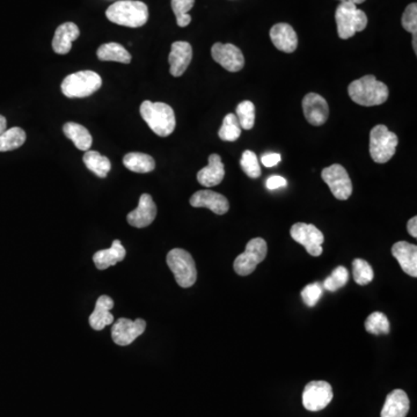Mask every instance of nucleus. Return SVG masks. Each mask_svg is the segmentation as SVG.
<instances>
[{"instance_id":"nucleus-14","label":"nucleus","mask_w":417,"mask_h":417,"mask_svg":"<svg viewBox=\"0 0 417 417\" xmlns=\"http://www.w3.org/2000/svg\"><path fill=\"white\" fill-rule=\"evenodd\" d=\"M305 119L312 126H320L326 123L329 116V107L324 98L317 93H308L303 100Z\"/></svg>"},{"instance_id":"nucleus-28","label":"nucleus","mask_w":417,"mask_h":417,"mask_svg":"<svg viewBox=\"0 0 417 417\" xmlns=\"http://www.w3.org/2000/svg\"><path fill=\"white\" fill-rule=\"evenodd\" d=\"M83 161L87 168L99 178H106L112 169L110 160L98 151H86L84 154Z\"/></svg>"},{"instance_id":"nucleus-32","label":"nucleus","mask_w":417,"mask_h":417,"mask_svg":"<svg viewBox=\"0 0 417 417\" xmlns=\"http://www.w3.org/2000/svg\"><path fill=\"white\" fill-rule=\"evenodd\" d=\"M352 275L358 285H368L373 281V269L365 260L356 258L352 262Z\"/></svg>"},{"instance_id":"nucleus-7","label":"nucleus","mask_w":417,"mask_h":417,"mask_svg":"<svg viewBox=\"0 0 417 417\" xmlns=\"http://www.w3.org/2000/svg\"><path fill=\"white\" fill-rule=\"evenodd\" d=\"M397 144V135L391 133L388 126L379 124L371 130L370 154L374 162L385 164L390 161L395 154Z\"/></svg>"},{"instance_id":"nucleus-38","label":"nucleus","mask_w":417,"mask_h":417,"mask_svg":"<svg viewBox=\"0 0 417 417\" xmlns=\"http://www.w3.org/2000/svg\"><path fill=\"white\" fill-rule=\"evenodd\" d=\"M401 23L404 29L409 32V33L417 34V5L416 3L408 5L407 8L402 14V19Z\"/></svg>"},{"instance_id":"nucleus-35","label":"nucleus","mask_w":417,"mask_h":417,"mask_svg":"<svg viewBox=\"0 0 417 417\" xmlns=\"http://www.w3.org/2000/svg\"><path fill=\"white\" fill-rule=\"evenodd\" d=\"M349 281V272L343 265H340L334 269L329 277L326 278L324 282V286L328 291H338V289L343 288Z\"/></svg>"},{"instance_id":"nucleus-19","label":"nucleus","mask_w":417,"mask_h":417,"mask_svg":"<svg viewBox=\"0 0 417 417\" xmlns=\"http://www.w3.org/2000/svg\"><path fill=\"white\" fill-rule=\"evenodd\" d=\"M270 39L274 46L283 53H295L298 46V37L288 23H277L270 29Z\"/></svg>"},{"instance_id":"nucleus-31","label":"nucleus","mask_w":417,"mask_h":417,"mask_svg":"<svg viewBox=\"0 0 417 417\" xmlns=\"http://www.w3.org/2000/svg\"><path fill=\"white\" fill-rule=\"evenodd\" d=\"M365 329L370 334H388L390 333V322H388V317L381 312H373L372 315H369V318L365 322Z\"/></svg>"},{"instance_id":"nucleus-25","label":"nucleus","mask_w":417,"mask_h":417,"mask_svg":"<svg viewBox=\"0 0 417 417\" xmlns=\"http://www.w3.org/2000/svg\"><path fill=\"white\" fill-rule=\"evenodd\" d=\"M64 135L72 140L77 149L80 151H88L92 146L93 138L90 131L78 123L67 122L63 126Z\"/></svg>"},{"instance_id":"nucleus-10","label":"nucleus","mask_w":417,"mask_h":417,"mask_svg":"<svg viewBox=\"0 0 417 417\" xmlns=\"http://www.w3.org/2000/svg\"><path fill=\"white\" fill-rule=\"evenodd\" d=\"M290 234L296 242L304 246L308 254L312 256H320L322 254L324 237L317 226L305 223H296L290 230Z\"/></svg>"},{"instance_id":"nucleus-30","label":"nucleus","mask_w":417,"mask_h":417,"mask_svg":"<svg viewBox=\"0 0 417 417\" xmlns=\"http://www.w3.org/2000/svg\"><path fill=\"white\" fill-rule=\"evenodd\" d=\"M241 126L235 114H227L219 129V138L225 142H235L241 135Z\"/></svg>"},{"instance_id":"nucleus-15","label":"nucleus","mask_w":417,"mask_h":417,"mask_svg":"<svg viewBox=\"0 0 417 417\" xmlns=\"http://www.w3.org/2000/svg\"><path fill=\"white\" fill-rule=\"evenodd\" d=\"M157 217V206L149 194H143L139 197L138 206L129 212L126 220L130 225L137 229H144L151 225Z\"/></svg>"},{"instance_id":"nucleus-18","label":"nucleus","mask_w":417,"mask_h":417,"mask_svg":"<svg viewBox=\"0 0 417 417\" xmlns=\"http://www.w3.org/2000/svg\"><path fill=\"white\" fill-rule=\"evenodd\" d=\"M392 255L401 269L411 277L417 276V247L407 241H399L392 247Z\"/></svg>"},{"instance_id":"nucleus-37","label":"nucleus","mask_w":417,"mask_h":417,"mask_svg":"<svg viewBox=\"0 0 417 417\" xmlns=\"http://www.w3.org/2000/svg\"><path fill=\"white\" fill-rule=\"evenodd\" d=\"M322 295V288L320 283H312L305 286L304 290L301 291V298L304 300L305 304L313 307L318 304L320 300V297Z\"/></svg>"},{"instance_id":"nucleus-34","label":"nucleus","mask_w":417,"mask_h":417,"mask_svg":"<svg viewBox=\"0 0 417 417\" xmlns=\"http://www.w3.org/2000/svg\"><path fill=\"white\" fill-rule=\"evenodd\" d=\"M172 10L176 14V22L179 27H187L192 22L189 11L192 10L195 0H172Z\"/></svg>"},{"instance_id":"nucleus-17","label":"nucleus","mask_w":417,"mask_h":417,"mask_svg":"<svg viewBox=\"0 0 417 417\" xmlns=\"http://www.w3.org/2000/svg\"><path fill=\"white\" fill-rule=\"evenodd\" d=\"M192 60V48L188 42L178 41L172 44L169 53L168 62L171 65L169 72L173 77H181L188 69Z\"/></svg>"},{"instance_id":"nucleus-22","label":"nucleus","mask_w":417,"mask_h":417,"mask_svg":"<svg viewBox=\"0 0 417 417\" xmlns=\"http://www.w3.org/2000/svg\"><path fill=\"white\" fill-rule=\"evenodd\" d=\"M409 397L402 390H394L388 394L381 411V417H406L409 411Z\"/></svg>"},{"instance_id":"nucleus-43","label":"nucleus","mask_w":417,"mask_h":417,"mask_svg":"<svg viewBox=\"0 0 417 417\" xmlns=\"http://www.w3.org/2000/svg\"><path fill=\"white\" fill-rule=\"evenodd\" d=\"M338 1H341V3H349V4H354V5H359V4L364 3L365 0H338Z\"/></svg>"},{"instance_id":"nucleus-36","label":"nucleus","mask_w":417,"mask_h":417,"mask_svg":"<svg viewBox=\"0 0 417 417\" xmlns=\"http://www.w3.org/2000/svg\"><path fill=\"white\" fill-rule=\"evenodd\" d=\"M240 165L246 176H249L252 179H258L261 176V167L258 164V157L253 151H245L242 153L241 160H240Z\"/></svg>"},{"instance_id":"nucleus-1","label":"nucleus","mask_w":417,"mask_h":417,"mask_svg":"<svg viewBox=\"0 0 417 417\" xmlns=\"http://www.w3.org/2000/svg\"><path fill=\"white\" fill-rule=\"evenodd\" d=\"M348 94L359 106H379L388 99V87L372 74L354 80L348 87Z\"/></svg>"},{"instance_id":"nucleus-39","label":"nucleus","mask_w":417,"mask_h":417,"mask_svg":"<svg viewBox=\"0 0 417 417\" xmlns=\"http://www.w3.org/2000/svg\"><path fill=\"white\" fill-rule=\"evenodd\" d=\"M265 185H267V188L270 189V190H275V189L285 187V185H286V180H285L283 176H272L267 180Z\"/></svg>"},{"instance_id":"nucleus-6","label":"nucleus","mask_w":417,"mask_h":417,"mask_svg":"<svg viewBox=\"0 0 417 417\" xmlns=\"http://www.w3.org/2000/svg\"><path fill=\"white\" fill-rule=\"evenodd\" d=\"M167 265L181 288H190L197 279V269L190 253L183 249H174L167 254Z\"/></svg>"},{"instance_id":"nucleus-24","label":"nucleus","mask_w":417,"mask_h":417,"mask_svg":"<svg viewBox=\"0 0 417 417\" xmlns=\"http://www.w3.org/2000/svg\"><path fill=\"white\" fill-rule=\"evenodd\" d=\"M124 258H126V249L123 247L119 240H114L110 249L96 252L93 256V261L95 263L96 268L99 270H105L123 261Z\"/></svg>"},{"instance_id":"nucleus-29","label":"nucleus","mask_w":417,"mask_h":417,"mask_svg":"<svg viewBox=\"0 0 417 417\" xmlns=\"http://www.w3.org/2000/svg\"><path fill=\"white\" fill-rule=\"evenodd\" d=\"M26 133L21 128L14 126L0 135V152L19 149L26 142Z\"/></svg>"},{"instance_id":"nucleus-4","label":"nucleus","mask_w":417,"mask_h":417,"mask_svg":"<svg viewBox=\"0 0 417 417\" xmlns=\"http://www.w3.org/2000/svg\"><path fill=\"white\" fill-rule=\"evenodd\" d=\"M335 20L338 25V37L342 40L350 39L358 32H363L368 26L366 14L354 4H340L336 8Z\"/></svg>"},{"instance_id":"nucleus-9","label":"nucleus","mask_w":417,"mask_h":417,"mask_svg":"<svg viewBox=\"0 0 417 417\" xmlns=\"http://www.w3.org/2000/svg\"><path fill=\"white\" fill-rule=\"evenodd\" d=\"M322 178L333 192L335 199L345 201L352 194V183L345 167L338 164L329 166L322 172Z\"/></svg>"},{"instance_id":"nucleus-21","label":"nucleus","mask_w":417,"mask_h":417,"mask_svg":"<svg viewBox=\"0 0 417 417\" xmlns=\"http://www.w3.org/2000/svg\"><path fill=\"white\" fill-rule=\"evenodd\" d=\"M79 35V28L76 23L65 22L60 25L53 35V51L58 55H67L71 51L73 41H76Z\"/></svg>"},{"instance_id":"nucleus-20","label":"nucleus","mask_w":417,"mask_h":417,"mask_svg":"<svg viewBox=\"0 0 417 417\" xmlns=\"http://www.w3.org/2000/svg\"><path fill=\"white\" fill-rule=\"evenodd\" d=\"M225 176V166L223 164L219 154H211L208 157V164L204 168L197 173V181L204 187H215L222 183Z\"/></svg>"},{"instance_id":"nucleus-13","label":"nucleus","mask_w":417,"mask_h":417,"mask_svg":"<svg viewBox=\"0 0 417 417\" xmlns=\"http://www.w3.org/2000/svg\"><path fill=\"white\" fill-rule=\"evenodd\" d=\"M146 322L143 319L135 322L130 319L121 318L113 324L112 338L117 345H129L145 331Z\"/></svg>"},{"instance_id":"nucleus-44","label":"nucleus","mask_w":417,"mask_h":417,"mask_svg":"<svg viewBox=\"0 0 417 417\" xmlns=\"http://www.w3.org/2000/svg\"><path fill=\"white\" fill-rule=\"evenodd\" d=\"M417 34L413 35V48H414L415 53H417Z\"/></svg>"},{"instance_id":"nucleus-27","label":"nucleus","mask_w":417,"mask_h":417,"mask_svg":"<svg viewBox=\"0 0 417 417\" xmlns=\"http://www.w3.org/2000/svg\"><path fill=\"white\" fill-rule=\"evenodd\" d=\"M123 165L131 172L145 173L152 172L156 168V161L152 157L145 153L130 152L123 157Z\"/></svg>"},{"instance_id":"nucleus-26","label":"nucleus","mask_w":417,"mask_h":417,"mask_svg":"<svg viewBox=\"0 0 417 417\" xmlns=\"http://www.w3.org/2000/svg\"><path fill=\"white\" fill-rule=\"evenodd\" d=\"M96 56L102 62H119L122 64H129L131 62V55L129 51L119 44H105L100 46L96 51Z\"/></svg>"},{"instance_id":"nucleus-8","label":"nucleus","mask_w":417,"mask_h":417,"mask_svg":"<svg viewBox=\"0 0 417 417\" xmlns=\"http://www.w3.org/2000/svg\"><path fill=\"white\" fill-rule=\"evenodd\" d=\"M268 252L267 242L262 238H254L249 240L246 246L245 252L237 256L234 260V272L240 276H249L254 272Z\"/></svg>"},{"instance_id":"nucleus-16","label":"nucleus","mask_w":417,"mask_h":417,"mask_svg":"<svg viewBox=\"0 0 417 417\" xmlns=\"http://www.w3.org/2000/svg\"><path fill=\"white\" fill-rule=\"evenodd\" d=\"M190 206L206 208L216 215H225L229 211V201L225 196L212 190H199L190 197Z\"/></svg>"},{"instance_id":"nucleus-11","label":"nucleus","mask_w":417,"mask_h":417,"mask_svg":"<svg viewBox=\"0 0 417 417\" xmlns=\"http://www.w3.org/2000/svg\"><path fill=\"white\" fill-rule=\"evenodd\" d=\"M333 400V388L327 381H311L303 392V404L310 411H320Z\"/></svg>"},{"instance_id":"nucleus-3","label":"nucleus","mask_w":417,"mask_h":417,"mask_svg":"<svg viewBox=\"0 0 417 417\" xmlns=\"http://www.w3.org/2000/svg\"><path fill=\"white\" fill-rule=\"evenodd\" d=\"M140 115L150 129L159 137H167L176 129V114L172 107L164 102L144 101L140 106Z\"/></svg>"},{"instance_id":"nucleus-23","label":"nucleus","mask_w":417,"mask_h":417,"mask_svg":"<svg viewBox=\"0 0 417 417\" xmlns=\"http://www.w3.org/2000/svg\"><path fill=\"white\" fill-rule=\"evenodd\" d=\"M114 307L113 299L108 296H101L96 300L95 308L90 315L91 327L94 331H102L103 328L114 322V315L110 310Z\"/></svg>"},{"instance_id":"nucleus-40","label":"nucleus","mask_w":417,"mask_h":417,"mask_svg":"<svg viewBox=\"0 0 417 417\" xmlns=\"http://www.w3.org/2000/svg\"><path fill=\"white\" fill-rule=\"evenodd\" d=\"M281 154L278 153H265L261 158V161L265 167H274L281 162Z\"/></svg>"},{"instance_id":"nucleus-41","label":"nucleus","mask_w":417,"mask_h":417,"mask_svg":"<svg viewBox=\"0 0 417 417\" xmlns=\"http://www.w3.org/2000/svg\"><path fill=\"white\" fill-rule=\"evenodd\" d=\"M407 230L409 232V234L413 237V238H417V217H413V218L409 219V222L407 224Z\"/></svg>"},{"instance_id":"nucleus-33","label":"nucleus","mask_w":417,"mask_h":417,"mask_svg":"<svg viewBox=\"0 0 417 417\" xmlns=\"http://www.w3.org/2000/svg\"><path fill=\"white\" fill-rule=\"evenodd\" d=\"M237 119L241 129L251 130L255 124V106L252 101L245 100L237 107Z\"/></svg>"},{"instance_id":"nucleus-2","label":"nucleus","mask_w":417,"mask_h":417,"mask_svg":"<svg viewBox=\"0 0 417 417\" xmlns=\"http://www.w3.org/2000/svg\"><path fill=\"white\" fill-rule=\"evenodd\" d=\"M106 15L119 26L138 28L149 20V8L138 0H119L107 8Z\"/></svg>"},{"instance_id":"nucleus-5","label":"nucleus","mask_w":417,"mask_h":417,"mask_svg":"<svg viewBox=\"0 0 417 417\" xmlns=\"http://www.w3.org/2000/svg\"><path fill=\"white\" fill-rule=\"evenodd\" d=\"M102 86V79L93 71H79L67 76L62 83V92L70 99L92 95Z\"/></svg>"},{"instance_id":"nucleus-42","label":"nucleus","mask_w":417,"mask_h":417,"mask_svg":"<svg viewBox=\"0 0 417 417\" xmlns=\"http://www.w3.org/2000/svg\"><path fill=\"white\" fill-rule=\"evenodd\" d=\"M7 122L6 119L3 115H0V135L6 130Z\"/></svg>"},{"instance_id":"nucleus-12","label":"nucleus","mask_w":417,"mask_h":417,"mask_svg":"<svg viewBox=\"0 0 417 417\" xmlns=\"http://www.w3.org/2000/svg\"><path fill=\"white\" fill-rule=\"evenodd\" d=\"M212 58L229 72H238L245 65L241 50L231 44H215L211 48Z\"/></svg>"}]
</instances>
